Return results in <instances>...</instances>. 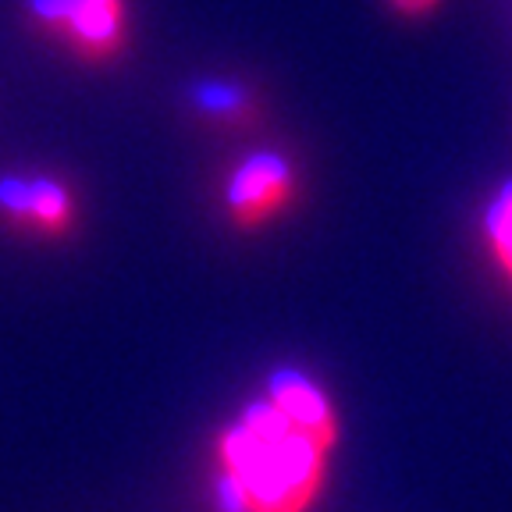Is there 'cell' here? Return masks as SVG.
Here are the masks:
<instances>
[{"label":"cell","instance_id":"obj_1","mask_svg":"<svg viewBox=\"0 0 512 512\" xmlns=\"http://www.w3.org/2000/svg\"><path fill=\"white\" fill-rule=\"evenodd\" d=\"M338 445V416L320 384L285 367L217 441L221 512H310Z\"/></svg>","mask_w":512,"mask_h":512},{"label":"cell","instance_id":"obj_7","mask_svg":"<svg viewBox=\"0 0 512 512\" xmlns=\"http://www.w3.org/2000/svg\"><path fill=\"white\" fill-rule=\"evenodd\" d=\"M395 8L406 11V15H424V11H431L438 0H392Z\"/></svg>","mask_w":512,"mask_h":512},{"label":"cell","instance_id":"obj_2","mask_svg":"<svg viewBox=\"0 0 512 512\" xmlns=\"http://www.w3.org/2000/svg\"><path fill=\"white\" fill-rule=\"evenodd\" d=\"M29 15L82 57H111L125 40V0H29Z\"/></svg>","mask_w":512,"mask_h":512},{"label":"cell","instance_id":"obj_6","mask_svg":"<svg viewBox=\"0 0 512 512\" xmlns=\"http://www.w3.org/2000/svg\"><path fill=\"white\" fill-rule=\"evenodd\" d=\"M196 100L200 107H207L210 114H235L242 107V93L235 86H217V82H207V86L196 89Z\"/></svg>","mask_w":512,"mask_h":512},{"label":"cell","instance_id":"obj_4","mask_svg":"<svg viewBox=\"0 0 512 512\" xmlns=\"http://www.w3.org/2000/svg\"><path fill=\"white\" fill-rule=\"evenodd\" d=\"M292 196V168L278 153H256L242 160L228 182V210L239 224H264Z\"/></svg>","mask_w":512,"mask_h":512},{"label":"cell","instance_id":"obj_3","mask_svg":"<svg viewBox=\"0 0 512 512\" xmlns=\"http://www.w3.org/2000/svg\"><path fill=\"white\" fill-rule=\"evenodd\" d=\"M0 214L11 224H22L32 232L57 235L75 217L72 192L57 178L47 175H8L0 178Z\"/></svg>","mask_w":512,"mask_h":512},{"label":"cell","instance_id":"obj_5","mask_svg":"<svg viewBox=\"0 0 512 512\" xmlns=\"http://www.w3.org/2000/svg\"><path fill=\"white\" fill-rule=\"evenodd\" d=\"M484 224H488L491 253H495V260L502 264V271L509 274V281H512V182L498 189Z\"/></svg>","mask_w":512,"mask_h":512}]
</instances>
